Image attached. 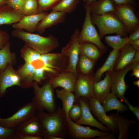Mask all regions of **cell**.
Here are the masks:
<instances>
[{"instance_id":"obj_1","label":"cell","mask_w":139,"mask_h":139,"mask_svg":"<svg viewBox=\"0 0 139 139\" xmlns=\"http://www.w3.org/2000/svg\"><path fill=\"white\" fill-rule=\"evenodd\" d=\"M36 115L42 124V136L44 139H50L55 136L64 138L68 136L66 116L62 108L58 107L56 111L52 113L38 111Z\"/></svg>"},{"instance_id":"obj_2","label":"cell","mask_w":139,"mask_h":139,"mask_svg":"<svg viewBox=\"0 0 139 139\" xmlns=\"http://www.w3.org/2000/svg\"><path fill=\"white\" fill-rule=\"evenodd\" d=\"M12 35L41 54L48 53L57 48L59 45L57 39L53 35L44 37L24 30L16 29L12 31Z\"/></svg>"},{"instance_id":"obj_3","label":"cell","mask_w":139,"mask_h":139,"mask_svg":"<svg viewBox=\"0 0 139 139\" xmlns=\"http://www.w3.org/2000/svg\"><path fill=\"white\" fill-rule=\"evenodd\" d=\"M91 17L92 23L98 28L101 39L106 34L114 33L122 37H127L128 33L125 27L114 13L101 15L91 13Z\"/></svg>"},{"instance_id":"obj_4","label":"cell","mask_w":139,"mask_h":139,"mask_svg":"<svg viewBox=\"0 0 139 139\" xmlns=\"http://www.w3.org/2000/svg\"><path fill=\"white\" fill-rule=\"evenodd\" d=\"M33 88L34 96L32 101L37 111H47L48 113L55 112L57 109L54 95L53 88L49 82L39 87L37 82L34 81Z\"/></svg>"},{"instance_id":"obj_5","label":"cell","mask_w":139,"mask_h":139,"mask_svg":"<svg viewBox=\"0 0 139 139\" xmlns=\"http://www.w3.org/2000/svg\"><path fill=\"white\" fill-rule=\"evenodd\" d=\"M86 11L85 17L82 29L79 32V41L80 44L89 42L96 45L103 54L107 48L102 42L99 33L93 24L91 19V12L88 6H84Z\"/></svg>"},{"instance_id":"obj_6","label":"cell","mask_w":139,"mask_h":139,"mask_svg":"<svg viewBox=\"0 0 139 139\" xmlns=\"http://www.w3.org/2000/svg\"><path fill=\"white\" fill-rule=\"evenodd\" d=\"M79 30L75 29L70 40L62 50V53L67 57L68 60L67 72H72L77 75L76 66L79 59L80 45L79 39Z\"/></svg>"},{"instance_id":"obj_7","label":"cell","mask_w":139,"mask_h":139,"mask_svg":"<svg viewBox=\"0 0 139 139\" xmlns=\"http://www.w3.org/2000/svg\"><path fill=\"white\" fill-rule=\"evenodd\" d=\"M68 136L76 139H89L102 137L109 135L110 132L93 129L89 127L79 125L68 117L66 118Z\"/></svg>"},{"instance_id":"obj_8","label":"cell","mask_w":139,"mask_h":139,"mask_svg":"<svg viewBox=\"0 0 139 139\" xmlns=\"http://www.w3.org/2000/svg\"><path fill=\"white\" fill-rule=\"evenodd\" d=\"M36 110L34 103L32 101L21 107L11 116L5 118L0 117V125L9 128H15L36 115Z\"/></svg>"},{"instance_id":"obj_9","label":"cell","mask_w":139,"mask_h":139,"mask_svg":"<svg viewBox=\"0 0 139 139\" xmlns=\"http://www.w3.org/2000/svg\"><path fill=\"white\" fill-rule=\"evenodd\" d=\"M87 99L92 113L100 122L109 128L113 132H118L114 114H112L109 116L107 115L101 104L94 97Z\"/></svg>"},{"instance_id":"obj_10","label":"cell","mask_w":139,"mask_h":139,"mask_svg":"<svg viewBox=\"0 0 139 139\" xmlns=\"http://www.w3.org/2000/svg\"><path fill=\"white\" fill-rule=\"evenodd\" d=\"M130 4L115 5V14L125 27L128 33H132L138 26L139 20Z\"/></svg>"},{"instance_id":"obj_11","label":"cell","mask_w":139,"mask_h":139,"mask_svg":"<svg viewBox=\"0 0 139 139\" xmlns=\"http://www.w3.org/2000/svg\"><path fill=\"white\" fill-rule=\"evenodd\" d=\"M130 64L125 68L110 72L111 78V92L123 101L125 98V95L128 88L125 80V76L132 69Z\"/></svg>"},{"instance_id":"obj_12","label":"cell","mask_w":139,"mask_h":139,"mask_svg":"<svg viewBox=\"0 0 139 139\" xmlns=\"http://www.w3.org/2000/svg\"><path fill=\"white\" fill-rule=\"evenodd\" d=\"M94 82V76L91 74H82L77 77L74 91L75 103L77 102L80 97H85L87 99L94 97L93 85Z\"/></svg>"},{"instance_id":"obj_13","label":"cell","mask_w":139,"mask_h":139,"mask_svg":"<svg viewBox=\"0 0 139 139\" xmlns=\"http://www.w3.org/2000/svg\"><path fill=\"white\" fill-rule=\"evenodd\" d=\"M77 102L81 106L82 113L80 118L75 122L80 125H85L94 127L104 132H110L111 131L109 128L101 124L94 117L86 98H80Z\"/></svg>"},{"instance_id":"obj_14","label":"cell","mask_w":139,"mask_h":139,"mask_svg":"<svg viewBox=\"0 0 139 139\" xmlns=\"http://www.w3.org/2000/svg\"><path fill=\"white\" fill-rule=\"evenodd\" d=\"M15 128L16 135L43 136L42 124L36 115L21 123Z\"/></svg>"},{"instance_id":"obj_15","label":"cell","mask_w":139,"mask_h":139,"mask_svg":"<svg viewBox=\"0 0 139 139\" xmlns=\"http://www.w3.org/2000/svg\"><path fill=\"white\" fill-rule=\"evenodd\" d=\"M14 85L20 86L19 76L16 71L7 65L4 70L0 72V98L5 95L8 88Z\"/></svg>"},{"instance_id":"obj_16","label":"cell","mask_w":139,"mask_h":139,"mask_svg":"<svg viewBox=\"0 0 139 139\" xmlns=\"http://www.w3.org/2000/svg\"><path fill=\"white\" fill-rule=\"evenodd\" d=\"M77 76L72 72H66L52 78L49 82L53 89L60 87L72 92L75 90Z\"/></svg>"},{"instance_id":"obj_17","label":"cell","mask_w":139,"mask_h":139,"mask_svg":"<svg viewBox=\"0 0 139 139\" xmlns=\"http://www.w3.org/2000/svg\"><path fill=\"white\" fill-rule=\"evenodd\" d=\"M42 12L29 15L24 16L18 22L12 25L14 29L25 30L32 33L36 31L38 23L47 14Z\"/></svg>"},{"instance_id":"obj_18","label":"cell","mask_w":139,"mask_h":139,"mask_svg":"<svg viewBox=\"0 0 139 139\" xmlns=\"http://www.w3.org/2000/svg\"><path fill=\"white\" fill-rule=\"evenodd\" d=\"M66 14L64 12L52 10L38 23L36 31L41 34L47 28L63 23L65 21Z\"/></svg>"},{"instance_id":"obj_19","label":"cell","mask_w":139,"mask_h":139,"mask_svg":"<svg viewBox=\"0 0 139 139\" xmlns=\"http://www.w3.org/2000/svg\"><path fill=\"white\" fill-rule=\"evenodd\" d=\"M105 76L102 80L94 82L93 85L94 97L101 104L110 93L111 89L110 72H106Z\"/></svg>"},{"instance_id":"obj_20","label":"cell","mask_w":139,"mask_h":139,"mask_svg":"<svg viewBox=\"0 0 139 139\" xmlns=\"http://www.w3.org/2000/svg\"><path fill=\"white\" fill-rule=\"evenodd\" d=\"M136 51L130 43L124 46L119 51L114 65V70L122 69L130 65Z\"/></svg>"},{"instance_id":"obj_21","label":"cell","mask_w":139,"mask_h":139,"mask_svg":"<svg viewBox=\"0 0 139 139\" xmlns=\"http://www.w3.org/2000/svg\"><path fill=\"white\" fill-rule=\"evenodd\" d=\"M24 16L21 11L6 5L0 8V25L13 24L19 21Z\"/></svg>"},{"instance_id":"obj_22","label":"cell","mask_w":139,"mask_h":139,"mask_svg":"<svg viewBox=\"0 0 139 139\" xmlns=\"http://www.w3.org/2000/svg\"><path fill=\"white\" fill-rule=\"evenodd\" d=\"M35 68L31 63H25L17 72L20 79V86L27 88L32 87Z\"/></svg>"},{"instance_id":"obj_23","label":"cell","mask_w":139,"mask_h":139,"mask_svg":"<svg viewBox=\"0 0 139 139\" xmlns=\"http://www.w3.org/2000/svg\"><path fill=\"white\" fill-rule=\"evenodd\" d=\"M119 50L113 49L109 53L103 64L99 68L94 76V82L101 80L103 74L105 72H112L114 70L115 62Z\"/></svg>"},{"instance_id":"obj_24","label":"cell","mask_w":139,"mask_h":139,"mask_svg":"<svg viewBox=\"0 0 139 139\" xmlns=\"http://www.w3.org/2000/svg\"><path fill=\"white\" fill-rule=\"evenodd\" d=\"M112 1V0H98L88 6L91 13L101 15L109 13H114L115 5Z\"/></svg>"},{"instance_id":"obj_25","label":"cell","mask_w":139,"mask_h":139,"mask_svg":"<svg viewBox=\"0 0 139 139\" xmlns=\"http://www.w3.org/2000/svg\"><path fill=\"white\" fill-rule=\"evenodd\" d=\"M101 104L106 112L116 110L118 112L122 113L128 109V107L119 101L117 97L111 92L104 99Z\"/></svg>"},{"instance_id":"obj_26","label":"cell","mask_w":139,"mask_h":139,"mask_svg":"<svg viewBox=\"0 0 139 139\" xmlns=\"http://www.w3.org/2000/svg\"><path fill=\"white\" fill-rule=\"evenodd\" d=\"M56 92L57 97L62 102V108L65 113L66 118H68L69 111L75 102V95L72 92L63 89H57Z\"/></svg>"},{"instance_id":"obj_27","label":"cell","mask_w":139,"mask_h":139,"mask_svg":"<svg viewBox=\"0 0 139 139\" xmlns=\"http://www.w3.org/2000/svg\"><path fill=\"white\" fill-rule=\"evenodd\" d=\"M117 112L115 114V119L117 125L119 134L118 139H127L129 132V127L132 124H137V122L134 120H131L123 117Z\"/></svg>"},{"instance_id":"obj_28","label":"cell","mask_w":139,"mask_h":139,"mask_svg":"<svg viewBox=\"0 0 139 139\" xmlns=\"http://www.w3.org/2000/svg\"><path fill=\"white\" fill-rule=\"evenodd\" d=\"M80 53L82 54L95 62L103 54L95 45L89 42L80 44Z\"/></svg>"},{"instance_id":"obj_29","label":"cell","mask_w":139,"mask_h":139,"mask_svg":"<svg viewBox=\"0 0 139 139\" xmlns=\"http://www.w3.org/2000/svg\"><path fill=\"white\" fill-rule=\"evenodd\" d=\"M105 40L106 43L113 49L119 50L129 43L130 41L128 37H123L118 34L106 36Z\"/></svg>"},{"instance_id":"obj_30","label":"cell","mask_w":139,"mask_h":139,"mask_svg":"<svg viewBox=\"0 0 139 139\" xmlns=\"http://www.w3.org/2000/svg\"><path fill=\"white\" fill-rule=\"evenodd\" d=\"M9 42L0 49V72L6 68L7 64H12L13 62V55L11 52Z\"/></svg>"},{"instance_id":"obj_31","label":"cell","mask_w":139,"mask_h":139,"mask_svg":"<svg viewBox=\"0 0 139 139\" xmlns=\"http://www.w3.org/2000/svg\"><path fill=\"white\" fill-rule=\"evenodd\" d=\"M79 2V0H61L52 10L70 13L75 10Z\"/></svg>"},{"instance_id":"obj_32","label":"cell","mask_w":139,"mask_h":139,"mask_svg":"<svg viewBox=\"0 0 139 139\" xmlns=\"http://www.w3.org/2000/svg\"><path fill=\"white\" fill-rule=\"evenodd\" d=\"M79 60L80 70L82 74L91 75L92 72L95 62L84 55L80 53Z\"/></svg>"},{"instance_id":"obj_33","label":"cell","mask_w":139,"mask_h":139,"mask_svg":"<svg viewBox=\"0 0 139 139\" xmlns=\"http://www.w3.org/2000/svg\"><path fill=\"white\" fill-rule=\"evenodd\" d=\"M21 55L25 63H31L39 60L41 55L38 52L26 44L21 50Z\"/></svg>"},{"instance_id":"obj_34","label":"cell","mask_w":139,"mask_h":139,"mask_svg":"<svg viewBox=\"0 0 139 139\" xmlns=\"http://www.w3.org/2000/svg\"><path fill=\"white\" fill-rule=\"evenodd\" d=\"M61 53H47L41 54L39 60L43 63L44 66L54 69L57 68L55 64L56 61L61 57Z\"/></svg>"},{"instance_id":"obj_35","label":"cell","mask_w":139,"mask_h":139,"mask_svg":"<svg viewBox=\"0 0 139 139\" xmlns=\"http://www.w3.org/2000/svg\"><path fill=\"white\" fill-rule=\"evenodd\" d=\"M21 12L24 16L39 13L37 0H24Z\"/></svg>"},{"instance_id":"obj_36","label":"cell","mask_w":139,"mask_h":139,"mask_svg":"<svg viewBox=\"0 0 139 139\" xmlns=\"http://www.w3.org/2000/svg\"><path fill=\"white\" fill-rule=\"evenodd\" d=\"M61 0H37L39 13L51 9Z\"/></svg>"},{"instance_id":"obj_37","label":"cell","mask_w":139,"mask_h":139,"mask_svg":"<svg viewBox=\"0 0 139 139\" xmlns=\"http://www.w3.org/2000/svg\"><path fill=\"white\" fill-rule=\"evenodd\" d=\"M81 113V108L80 104L78 102L75 103L73 105L69 111L68 117L76 122L80 118Z\"/></svg>"},{"instance_id":"obj_38","label":"cell","mask_w":139,"mask_h":139,"mask_svg":"<svg viewBox=\"0 0 139 139\" xmlns=\"http://www.w3.org/2000/svg\"><path fill=\"white\" fill-rule=\"evenodd\" d=\"M0 139H16L15 128H9L0 125Z\"/></svg>"},{"instance_id":"obj_39","label":"cell","mask_w":139,"mask_h":139,"mask_svg":"<svg viewBox=\"0 0 139 139\" xmlns=\"http://www.w3.org/2000/svg\"><path fill=\"white\" fill-rule=\"evenodd\" d=\"M46 69L44 66L42 67L35 69L33 76L34 81L39 83L45 78L44 72Z\"/></svg>"},{"instance_id":"obj_40","label":"cell","mask_w":139,"mask_h":139,"mask_svg":"<svg viewBox=\"0 0 139 139\" xmlns=\"http://www.w3.org/2000/svg\"><path fill=\"white\" fill-rule=\"evenodd\" d=\"M24 0H7L6 5L13 9L21 11Z\"/></svg>"},{"instance_id":"obj_41","label":"cell","mask_w":139,"mask_h":139,"mask_svg":"<svg viewBox=\"0 0 139 139\" xmlns=\"http://www.w3.org/2000/svg\"><path fill=\"white\" fill-rule=\"evenodd\" d=\"M9 36L6 31L0 29V49L9 41Z\"/></svg>"},{"instance_id":"obj_42","label":"cell","mask_w":139,"mask_h":139,"mask_svg":"<svg viewBox=\"0 0 139 139\" xmlns=\"http://www.w3.org/2000/svg\"><path fill=\"white\" fill-rule=\"evenodd\" d=\"M127 105V107L130 110L132 111L136 116L138 121H139V107L134 106L131 105L128 101L127 98H125L123 101Z\"/></svg>"},{"instance_id":"obj_43","label":"cell","mask_w":139,"mask_h":139,"mask_svg":"<svg viewBox=\"0 0 139 139\" xmlns=\"http://www.w3.org/2000/svg\"><path fill=\"white\" fill-rule=\"evenodd\" d=\"M131 64L132 65V73L131 76H134L137 78H139V63Z\"/></svg>"},{"instance_id":"obj_44","label":"cell","mask_w":139,"mask_h":139,"mask_svg":"<svg viewBox=\"0 0 139 139\" xmlns=\"http://www.w3.org/2000/svg\"><path fill=\"white\" fill-rule=\"evenodd\" d=\"M128 38L130 41L139 39V26L132 33Z\"/></svg>"},{"instance_id":"obj_45","label":"cell","mask_w":139,"mask_h":139,"mask_svg":"<svg viewBox=\"0 0 139 139\" xmlns=\"http://www.w3.org/2000/svg\"><path fill=\"white\" fill-rule=\"evenodd\" d=\"M41 136L31 135H16V139H42Z\"/></svg>"},{"instance_id":"obj_46","label":"cell","mask_w":139,"mask_h":139,"mask_svg":"<svg viewBox=\"0 0 139 139\" xmlns=\"http://www.w3.org/2000/svg\"><path fill=\"white\" fill-rule=\"evenodd\" d=\"M117 5L125 4H134V0H112Z\"/></svg>"},{"instance_id":"obj_47","label":"cell","mask_w":139,"mask_h":139,"mask_svg":"<svg viewBox=\"0 0 139 139\" xmlns=\"http://www.w3.org/2000/svg\"><path fill=\"white\" fill-rule=\"evenodd\" d=\"M129 43L136 51L139 50V39L130 41Z\"/></svg>"},{"instance_id":"obj_48","label":"cell","mask_w":139,"mask_h":139,"mask_svg":"<svg viewBox=\"0 0 139 139\" xmlns=\"http://www.w3.org/2000/svg\"><path fill=\"white\" fill-rule=\"evenodd\" d=\"M139 63V50L136 51L134 57L131 64Z\"/></svg>"},{"instance_id":"obj_49","label":"cell","mask_w":139,"mask_h":139,"mask_svg":"<svg viewBox=\"0 0 139 139\" xmlns=\"http://www.w3.org/2000/svg\"><path fill=\"white\" fill-rule=\"evenodd\" d=\"M96 139H115L116 138L113 133H110L109 135L102 137H98L95 138Z\"/></svg>"},{"instance_id":"obj_50","label":"cell","mask_w":139,"mask_h":139,"mask_svg":"<svg viewBox=\"0 0 139 139\" xmlns=\"http://www.w3.org/2000/svg\"><path fill=\"white\" fill-rule=\"evenodd\" d=\"M7 0H0V8L6 5Z\"/></svg>"},{"instance_id":"obj_51","label":"cell","mask_w":139,"mask_h":139,"mask_svg":"<svg viewBox=\"0 0 139 139\" xmlns=\"http://www.w3.org/2000/svg\"><path fill=\"white\" fill-rule=\"evenodd\" d=\"M96 1V0H86V1L85 2V3L84 6H88L90 4L95 2Z\"/></svg>"},{"instance_id":"obj_52","label":"cell","mask_w":139,"mask_h":139,"mask_svg":"<svg viewBox=\"0 0 139 139\" xmlns=\"http://www.w3.org/2000/svg\"><path fill=\"white\" fill-rule=\"evenodd\" d=\"M133 84L137 86L138 89L139 88V79H138L137 80L134 81L133 82Z\"/></svg>"},{"instance_id":"obj_53","label":"cell","mask_w":139,"mask_h":139,"mask_svg":"<svg viewBox=\"0 0 139 139\" xmlns=\"http://www.w3.org/2000/svg\"><path fill=\"white\" fill-rule=\"evenodd\" d=\"M65 138L59 136H53L50 138V139H64Z\"/></svg>"},{"instance_id":"obj_54","label":"cell","mask_w":139,"mask_h":139,"mask_svg":"<svg viewBox=\"0 0 139 139\" xmlns=\"http://www.w3.org/2000/svg\"><path fill=\"white\" fill-rule=\"evenodd\" d=\"M83 1L84 2H85L86 1V0H83Z\"/></svg>"}]
</instances>
